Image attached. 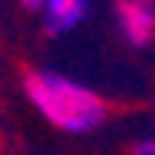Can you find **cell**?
<instances>
[{
  "instance_id": "cell-1",
  "label": "cell",
  "mask_w": 155,
  "mask_h": 155,
  "mask_svg": "<svg viewBox=\"0 0 155 155\" xmlns=\"http://www.w3.org/2000/svg\"><path fill=\"white\" fill-rule=\"evenodd\" d=\"M23 91H26L29 104L61 133L84 136L107 123L104 97L87 84L71 81L58 71H29L23 81Z\"/></svg>"
},
{
  "instance_id": "cell-4",
  "label": "cell",
  "mask_w": 155,
  "mask_h": 155,
  "mask_svg": "<svg viewBox=\"0 0 155 155\" xmlns=\"http://www.w3.org/2000/svg\"><path fill=\"white\" fill-rule=\"evenodd\" d=\"M129 155H155V139H139L129 149Z\"/></svg>"
},
{
  "instance_id": "cell-3",
  "label": "cell",
  "mask_w": 155,
  "mask_h": 155,
  "mask_svg": "<svg viewBox=\"0 0 155 155\" xmlns=\"http://www.w3.org/2000/svg\"><path fill=\"white\" fill-rule=\"evenodd\" d=\"M91 13V0H45L42 7V26L48 36L74 32Z\"/></svg>"
},
{
  "instance_id": "cell-5",
  "label": "cell",
  "mask_w": 155,
  "mask_h": 155,
  "mask_svg": "<svg viewBox=\"0 0 155 155\" xmlns=\"http://www.w3.org/2000/svg\"><path fill=\"white\" fill-rule=\"evenodd\" d=\"M16 3L23 10H39V13H42V7H45V0H16Z\"/></svg>"
},
{
  "instance_id": "cell-2",
  "label": "cell",
  "mask_w": 155,
  "mask_h": 155,
  "mask_svg": "<svg viewBox=\"0 0 155 155\" xmlns=\"http://www.w3.org/2000/svg\"><path fill=\"white\" fill-rule=\"evenodd\" d=\"M113 19L126 45L145 48L155 39V0H113Z\"/></svg>"
}]
</instances>
